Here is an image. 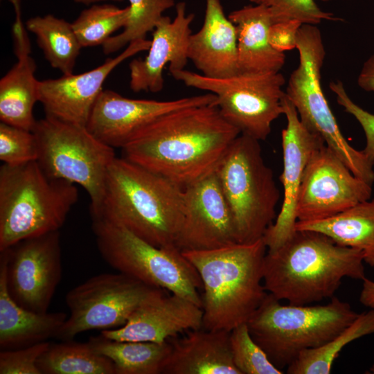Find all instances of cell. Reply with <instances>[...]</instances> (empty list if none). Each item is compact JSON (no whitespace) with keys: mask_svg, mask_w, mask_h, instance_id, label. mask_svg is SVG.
<instances>
[{"mask_svg":"<svg viewBox=\"0 0 374 374\" xmlns=\"http://www.w3.org/2000/svg\"><path fill=\"white\" fill-rule=\"evenodd\" d=\"M240 134L215 102L161 116L122 150L124 158L184 188L215 172Z\"/></svg>","mask_w":374,"mask_h":374,"instance_id":"6da1fadb","label":"cell"},{"mask_svg":"<svg viewBox=\"0 0 374 374\" xmlns=\"http://www.w3.org/2000/svg\"><path fill=\"white\" fill-rule=\"evenodd\" d=\"M364 262L358 249L317 231L296 230L277 249L267 251L263 285L280 301L309 305L334 296L344 278L363 280Z\"/></svg>","mask_w":374,"mask_h":374,"instance_id":"7a4b0ae2","label":"cell"},{"mask_svg":"<svg viewBox=\"0 0 374 374\" xmlns=\"http://www.w3.org/2000/svg\"><path fill=\"white\" fill-rule=\"evenodd\" d=\"M184 188L124 157L109 168L100 207L90 212L121 225L157 247L175 246L183 217Z\"/></svg>","mask_w":374,"mask_h":374,"instance_id":"3957f363","label":"cell"},{"mask_svg":"<svg viewBox=\"0 0 374 374\" xmlns=\"http://www.w3.org/2000/svg\"><path fill=\"white\" fill-rule=\"evenodd\" d=\"M267 250L262 238L182 252L202 281V328L230 332L247 322L268 293L263 285Z\"/></svg>","mask_w":374,"mask_h":374,"instance_id":"277c9868","label":"cell"},{"mask_svg":"<svg viewBox=\"0 0 374 374\" xmlns=\"http://www.w3.org/2000/svg\"><path fill=\"white\" fill-rule=\"evenodd\" d=\"M78 199L75 184L49 177L37 161L0 168V251L59 231Z\"/></svg>","mask_w":374,"mask_h":374,"instance_id":"5b68a950","label":"cell"},{"mask_svg":"<svg viewBox=\"0 0 374 374\" xmlns=\"http://www.w3.org/2000/svg\"><path fill=\"white\" fill-rule=\"evenodd\" d=\"M358 314L332 296L326 305H282L267 296L246 323L255 342L283 371L304 350L319 347L350 324Z\"/></svg>","mask_w":374,"mask_h":374,"instance_id":"8992f818","label":"cell"},{"mask_svg":"<svg viewBox=\"0 0 374 374\" xmlns=\"http://www.w3.org/2000/svg\"><path fill=\"white\" fill-rule=\"evenodd\" d=\"M98 249L118 272L180 296L202 308V281L176 247H157L116 223L91 217Z\"/></svg>","mask_w":374,"mask_h":374,"instance_id":"52a82bcc","label":"cell"},{"mask_svg":"<svg viewBox=\"0 0 374 374\" xmlns=\"http://www.w3.org/2000/svg\"><path fill=\"white\" fill-rule=\"evenodd\" d=\"M216 172L233 213L238 242L262 239L277 216L280 192L262 158L259 141L240 134Z\"/></svg>","mask_w":374,"mask_h":374,"instance_id":"ba28073f","label":"cell"},{"mask_svg":"<svg viewBox=\"0 0 374 374\" xmlns=\"http://www.w3.org/2000/svg\"><path fill=\"white\" fill-rule=\"evenodd\" d=\"M296 48L299 62L289 78L285 91L287 97L302 123L321 136L355 176L373 185L374 165L362 150L354 148L344 138L323 94L321 76L326 51L317 25L301 26Z\"/></svg>","mask_w":374,"mask_h":374,"instance_id":"9c48e42d","label":"cell"},{"mask_svg":"<svg viewBox=\"0 0 374 374\" xmlns=\"http://www.w3.org/2000/svg\"><path fill=\"white\" fill-rule=\"evenodd\" d=\"M37 141L39 163L51 177L68 181L88 193L90 212L101 206L114 148L93 136L85 126L46 116L32 131Z\"/></svg>","mask_w":374,"mask_h":374,"instance_id":"30bf717a","label":"cell"},{"mask_svg":"<svg viewBox=\"0 0 374 374\" xmlns=\"http://www.w3.org/2000/svg\"><path fill=\"white\" fill-rule=\"evenodd\" d=\"M176 80L190 87L212 93L222 116L241 134L258 141L267 139L271 124L283 114L280 73H242L215 78L185 69L169 71Z\"/></svg>","mask_w":374,"mask_h":374,"instance_id":"8fae6325","label":"cell"},{"mask_svg":"<svg viewBox=\"0 0 374 374\" xmlns=\"http://www.w3.org/2000/svg\"><path fill=\"white\" fill-rule=\"evenodd\" d=\"M159 289L121 272L92 276L66 294L70 315L55 338L69 341L85 331L119 328Z\"/></svg>","mask_w":374,"mask_h":374,"instance_id":"7c38bea8","label":"cell"},{"mask_svg":"<svg viewBox=\"0 0 374 374\" xmlns=\"http://www.w3.org/2000/svg\"><path fill=\"white\" fill-rule=\"evenodd\" d=\"M12 299L33 312H48L62 278L60 231L22 240L1 251Z\"/></svg>","mask_w":374,"mask_h":374,"instance_id":"4fadbf2b","label":"cell"},{"mask_svg":"<svg viewBox=\"0 0 374 374\" xmlns=\"http://www.w3.org/2000/svg\"><path fill=\"white\" fill-rule=\"evenodd\" d=\"M371 195L372 185L355 176L324 144L305 169L296 201L297 222L334 216Z\"/></svg>","mask_w":374,"mask_h":374,"instance_id":"5bb4252c","label":"cell"},{"mask_svg":"<svg viewBox=\"0 0 374 374\" xmlns=\"http://www.w3.org/2000/svg\"><path fill=\"white\" fill-rule=\"evenodd\" d=\"M239 243L232 211L216 170L184 188L183 217L175 246L205 251Z\"/></svg>","mask_w":374,"mask_h":374,"instance_id":"9a60e30c","label":"cell"},{"mask_svg":"<svg viewBox=\"0 0 374 374\" xmlns=\"http://www.w3.org/2000/svg\"><path fill=\"white\" fill-rule=\"evenodd\" d=\"M217 101L212 93L172 100L132 99L103 90L86 125L88 131L106 145L123 148L142 130L161 116L183 108Z\"/></svg>","mask_w":374,"mask_h":374,"instance_id":"2e32d148","label":"cell"},{"mask_svg":"<svg viewBox=\"0 0 374 374\" xmlns=\"http://www.w3.org/2000/svg\"><path fill=\"white\" fill-rule=\"evenodd\" d=\"M283 107L287 121L281 132L283 170L280 180L283 200L275 221L262 238L268 251L277 249L295 233L296 201L305 169L313 154L326 144L321 136L302 123L285 93Z\"/></svg>","mask_w":374,"mask_h":374,"instance_id":"e0dca14e","label":"cell"},{"mask_svg":"<svg viewBox=\"0 0 374 374\" xmlns=\"http://www.w3.org/2000/svg\"><path fill=\"white\" fill-rule=\"evenodd\" d=\"M151 41L146 39L137 40L128 44L116 57L107 59L89 71L39 81L38 101L42 104L46 116L86 126L109 73L124 60L148 50Z\"/></svg>","mask_w":374,"mask_h":374,"instance_id":"ac0fdd59","label":"cell"},{"mask_svg":"<svg viewBox=\"0 0 374 374\" xmlns=\"http://www.w3.org/2000/svg\"><path fill=\"white\" fill-rule=\"evenodd\" d=\"M203 311L193 302L159 289L117 329L103 330L106 338L116 341L163 343L180 333L201 328Z\"/></svg>","mask_w":374,"mask_h":374,"instance_id":"d6986e66","label":"cell"},{"mask_svg":"<svg viewBox=\"0 0 374 374\" xmlns=\"http://www.w3.org/2000/svg\"><path fill=\"white\" fill-rule=\"evenodd\" d=\"M194 14H186L185 2L176 5V16H163L152 31V39L144 59H134L130 64V87L134 92L157 93L163 88V71L184 69Z\"/></svg>","mask_w":374,"mask_h":374,"instance_id":"ffe728a7","label":"cell"},{"mask_svg":"<svg viewBox=\"0 0 374 374\" xmlns=\"http://www.w3.org/2000/svg\"><path fill=\"white\" fill-rule=\"evenodd\" d=\"M188 57L207 77L224 78L239 73L236 28L220 0H206L204 23L190 36Z\"/></svg>","mask_w":374,"mask_h":374,"instance_id":"44dd1931","label":"cell"},{"mask_svg":"<svg viewBox=\"0 0 374 374\" xmlns=\"http://www.w3.org/2000/svg\"><path fill=\"white\" fill-rule=\"evenodd\" d=\"M13 36L17 62L0 80V119L8 125L33 131L37 121L33 114L38 101L36 64L21 16L15 17Z\"/></svg>","mask_w":374,"mask_h":374,"instance_id":"7402d4cb","label":"cell"},{"mask_svg":"<svg viewBox=\"0 0 374 374\" xmlns=\"http://www.w3.org/2000/svg\"><path fill=\"white\" fill-rule=\"evenodd\" d=\"M162 374H240L233 362L230 332L202 328L168 339Z\"/></svg>","mask_w":374,"mask_h":374,"instance_id":"603a6c76","label":"cell"},{"mask_svg":"<svg viewBox=\"0 0 374 374\" xmlns=\"http://www.w3.org/2000/svg\"><path fill=\"white\" fill-rule=\"evenodd\" d=\"M64 312L39 313L17 304L6 284V258L0 255V348L13 350L55 338L64 323Z\"/></svg>","mask_w":374,"mask_h":374,"instance_id":"cb8c5ba5","label":"cell"},{"mask_svg":"<svg viewBox=\"0 0 374 374\" xmlns=\"http://www.w3.org/2000/svg\"><path fill=\"white\" fill-rule=\"evenodd\" d=\"M228 17L237 30L239 73L280 72L285 55L269 43L272 21L268 8L262 3L246 6L231 12Z\"/></svg>","mask_w":374,"mask_h":374,"instance_id":"d4e9b609","label":"cell"},{"mask_svg":"<svg viewBox=\"0 0 374 374\" xmlns=\"http://www.w3.org/2000/svg\"><path fill=\"white\" fill-rule=\"evenodd\" d=\"M295 229L317 231L340 245L358 249L364 262L374 267V198L328 218L297 222Z\"/></svg>","mask_w":374,"mask_h":374,"instance_id":"484cf974","label":"cell"},{"mask_svg":"<svg viewBox=\"0 0 374 374\" xmlns=\"http://www.w3.org/2000/svg\"><path fill=\"white\" fill-rule=\"evenodd\" d=\"M93 350L114 365L115 374H162L170 342L116 341L102 335L90 337Z\"/></svg>","mask_w":374,"mask_h":374,"instance_id":"4316f807","label":"cell"},{"mask_svg":"<svg viewBox=\"0 0 374 374\" xmlns=\"http://www.w3.org/2000/svg\"><path fill=\"white\" fill-rule=\"evenodd\" d=\"M26 26L36 36L37 44L51 66L63 75L72 74L82 48L72 24L46 15L30 18Z\"/></svg>","mask_w":374,"mask_h":374,"instance_id":"83f0119b","label":"cell"},{"mask_svg":"<svg viewBox=\"0 0 374 374\" xmlns=\"http://www.w3.org/2000/svg\"><path fill=\"white\" fill-rule=\"evenodd\" d=\"M37 365L41 374H115L110 359L96 353L89 342L73 340L51 344Z\"/></svg>","mask_w":374,"mask_h":374,"instance_id":"f1b7e54d","label":"cell"},{"mask_svg":"<svg viewBox=\"0 0 374 374\" xmlns=\"http://www.w3.org/2000/svg\"><path fill=\"white\" fill-rule=\"evenodd\" d=\"M374 334V309L358 314L355 320L326 344L303 351L287 367L289 374H329L344 347L364 336Z\"/></svg>","mask_w":374,"mask_h":374,"instance_id":"f546056e","label":"cell"},{"mask_svg":"<svg viewBox=\"0 0 374 374\" xmlns=\"http://www.w3.org/2000/svg\"><path fill=\"white\" fill-rule=\"evenodd\" d=\"M128 14V6L94 4L82 10L72 26L82 47L103 46L114 32L125 27Z\"/></svg>","mask_w":374,"mask_h":374,"instance_id":"4dcf8cb0","label":"cell"},{"mask_svg":"<svg viewBox=\"0 0 374 374\" xmlns=\"http://www.w3.org/2000/svg\"><path fill=\"white\" fill-rule=\"evenodd\" d=\"M130 3L127 21L123 30L112 36L103 45V53L116 52L130 43L145 39L148 33L153 31L163 13L173 7L174 0H127Z\"/></svg>","mask_w":374,"mask_h":374,"instance_id":"1f68e13d","label":"cell"},{"mask_svg":"<svg viewBox=\"0 0 374 374\" xmlns=\"http://www.w3.org/2000/svg\"><path fill=\"white\" fill-rule=\"evenodd\" d=\"M230 346L233 362L240 374L283 373L253 339L247 323L230 331Z\"/></svg>","mask_w":374,"mask_h":374,"instance_id":"d6a6232c","label":"cell"},{"mask_svg":"<svg viewBox=\"0 0 374 374\" xmlns=\"http://www.w3.org/2000/svg\"><path fill=\"white\" fill-rule=\"evenodd\" d=\"M38 145L34 133L1 122L0 160L16 166L37 161Z\"/></svg>","mask_w":374,"mask_h":374,"instance_id":"836d02e7","label":"cell"},{"mask_svg":"<svg viewBox=\"0 0 374 374\" xmlns=\"http://www.w3.org/2000/svg\"><path fill=\"white\" fill-rule=\"evenodd\" d=\"M260 3L268 8L272 24L296 20L302 24L317 25L323 20H339L332 13L322 10L314 0H261Z\"/></svg>","mask_w":374,"mask_h":374,"instance_id":"e575fe53","label":"cell"},{"mask_svg":"<svg viewBox=\"0 0 374 374\" xmlns=\"http://www.w3.org/2000/svg\"><path fill=\"white\" fill-rule=\"evenodd\" d=\"M50 344L46 341L22 348L1 350L0 374H41L37 362Z\"/></svg>","mask_w":374,"mask_h":374,"instance_id":"d590c367","label":"cell"},{"mask_svg":"<svg viewBox=\"0 0 374 374\" xmlns=\"http://www.w3.org/2000/svg\"><path fill=\"white\" fill-rule=\"evenodd\" d=\"M329 87L335 94L338 104L361 125L366 137V145L362 151L374 165V114L353 102L341 81L330 82Z\"/></svg>","mask_w":374,"mask_h":374,"instance_id":"8d00e7d4","label":"cell"},{"mask_svg":"<svg viewBox=\"0 0 374 374\" xmlns=\"http://www.w3.org/2000/svg\"><path fill=\"white\" fill-rule=\"evenodd\" d=\"M303 24L296 20L275 23L269 29V41L276 50L283 52L296 47L298 32Z\"/></svg>","mask_w":374,"mask_h":374,"instance_id":"74e56055","label":"cell"},{"mask_svg":"<svg viewBox=\"0 0 374 374\" xmlns=\"http://www.w3.org/2000/svg\"><path fill=\"white\" fill-rule=\"evenodd\" d=\"M357 84L363 90L374 92V53L363 64Z\"/></svg>","mask_w":374,"mask_h":374,"instance_id":"f35d334b","label":"cell"},{"mask_svg":"<svg viewBox=\"0 0 374 374\" xmlns=\"http://www.w3.org/2000/svg\"><path fill=\"white\" fill-rule=\"evenodd\" d=\"M362 281L359 301L364 306L374 309V281L366 277Z\"/></svg>","mask_w":374,"mask_h":374,"instance_id":"ab89813d","label":"cell"},{"mask_svg":"<svg viewBox=\"0 0 374 374\" xmlns=\"http://www.w3.org/2000/svg\"><path fill=\"white\" fill-rule=\"evenodd\" d=\"M106 1H122L123 0H73L74 2L77 3H81L86 6H89L95 3Z\"/></svg>","mask_w":374,"mask_h":374,"instance_id":"60d3db41","label":"cell"},{"mask_svg":"<svg viewBox=\"0 0 374 374\" xmlns=\"http://www.w3.org/2000/svg\"><path fill=\"white\" fill-rule=\"evenodd\" d=\"M15 8V14H21L20 0H9Z\"/></svg>","mask_w":374,"mask_h":374,"instance_id":"b9f144b4","label":"cell"},{"mask_svg":"<svg viewBox=\"0 0 374 374\" xmlns=\"http://www.w3.org/2000/svg\"><path fill=\"white\" fill-rule=\"evenodd\" d=\"M251 2L254 3L255 4H259L261 2V0H249Z\"/></svg>","mask_w":374,"mask_h":374,"instance_id":"7bdbcfd3","label":"cell"},{"mask_svg":"<svg viewBox=\"0 0 374 374\" xmlns=\"http://www.w3.org/2000/svg\"><path fill=\"white\" fill-rule=\"evenodd\" d=\"M370 371L372 373L374 374V364L371 367Z\"/></svg>","mask_w":374,"mask_h":374,"instance_id":"ee69618b","label":"cell"}]
</instances>
